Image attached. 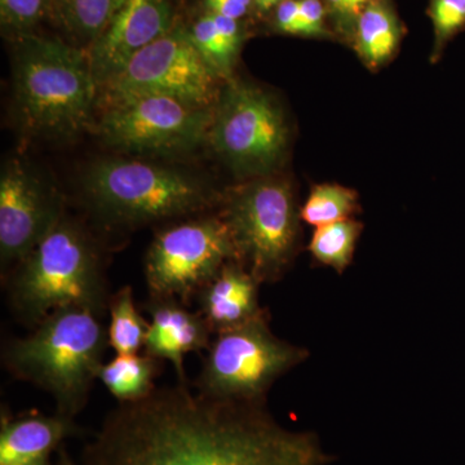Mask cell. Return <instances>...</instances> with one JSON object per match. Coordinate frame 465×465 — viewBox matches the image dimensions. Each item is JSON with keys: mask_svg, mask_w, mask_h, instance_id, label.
<instances>
[{"mask_svg": "<svg viewBox=\"0 0 465 465\" xmlns=\"http://www.w3.org/2000/svg\"><path fill=\"white\" fill-rule=\"evenodd\" d=\"M296 36L304 38H335L330 29L323 0H299V21Z\"/></svg>", "mask_w": 465, "mask_h": 465, "instance_id": "27", "label": "cell"}, {"mask_svg": "<svg viewBox=\"0 0 465 465\" xmlns=\"http://www.w3.org/2000/svg\"><path fill=\"white\" fill-rule=\"evenodd\" d=\"M173 25L171 0H124L88 52L99 87L108 84L134 54L170 32Z\"/></svg>", "mask_w": 465, "mask_h": 465, "instance_id": "13", "label": "cell"}, {"mask_svg": "<svg viewBox=\"0 0 465 465\" xmlns=\"http://www.w3.org/2000/svg\"><path fill=\"white\" fill-rule=\"evenodd\" d=\"M202 7L207 14L240 21L252 11V0H202Z\"/></svg>", "mask_w": 465, "mask_h": 465, "instance_id": "28", "label": "cell"}, {"mask_svg": "<svg viewBox=\"0 0 465 465\" xmlns=\"http://www.w3.org/2000/svg\"><path fill=\"white\" fill-rule=\"evenodd\" d=\"M64 200L26 163L9 162L0 179L2 278L21 262L65 215Z\"/></svg>", "mask_w": 465, "mask_h": 465, "instance_id": "12", "label": "cell"}, {"mask_svg": "<svg viewBox=\"0 0 465 465\" xmlns=\"http://www.w3.org/2000/svg\"><path fill=\"white\" fill-rule=\"evenodd\" d=\"M12 65L15 106L27 133L69 140L90 127L99 84L84 51L24 34L15 42Z\"/></svg>", "mask_w": 465, "mask_h": 465, "instance_id": "4", "label": "cell"}, {"mask_svg": "<svg viewBox=\"0 0 465 465\" xmlns=\"http://www.w3.org/2000/svg\"><path fill=\"white\" fill-rule=\"evenodd\" d=\"M87 210L105 228L134 229L203 215L222 204L201 177L134 159H104L82 177Z\"/></svg>", "mask_w": 465, "mask_h": 465, "instance_id": "5", "label": "cell"}, {"mask_svg": "<svg viewBox=\"0 0 465 465\" xmlns=\"http://www.w3.org/2000/svg\"><path fill=\"white\" fill-rule=\"evenodd\" d=\"M259 281L234 260L198 292L197 311L213 335L240 327L265 313L259 304Z\"/></svg>", "mask_w": 465, "mask_h": 465, "instance_id": "16", "label": "cell"}, {"mask_svg": "<svg viewBox=\"0 0 465 465\" xmlns=\"http://www.w3.org/2000/svg\"><path fill=\"white\" fill-rule=\"evenodd\" d=\"M194 381L208 399L264 403L281 376L304 362L308 351L277 338L262 316L216 333Z\"/></svg>", "mask_w": 465, "mask_h": 465, "instance_id": "7", "label": "cell"}, {"mask_svg": "<svg viewBox=\"0 0 465 465\" xmlns=\"http://www.w3.org/2000/svg\"><path fill=\"white\" fill-rule=\"evenodd\" d=\"M219 79L193 45L188 27L177 23L134 54L104 88L108 103L140 94H161L208 108L215 105L219 97Z\"/></svg>", "mask_w": 465, "mask_h": 465, "instance_id": "11", "label": "cell"}, {"mask_svg": "<svg viewBox=\"0 0 465 465\" xmlns=\"http://www.w3.org/2000/svg\"><path fill=\"white\" fill-rule=\"evenodd\" d=\"M234 260L231 232L220 213L179 220L155 234L146 253L149 296L191 305V300Z\"/></svg>", "mask_w": 465, "mask_h": 465, "instance_id": "9", "label": "cell"}, {"mask_svg": "<svg viewBox=\"0 0 465 465\" xmlns=\"http://www.w3.org/2000/svg\"><path fill=\"white\" fill-rule=\"evenodd\" d=\"M428 14L433 24V54L437 56L465 26V0H430Z\"/></svg>", "mask_w": 465, "mask_h": 465, "instance_id": "24", "label": "cell"}, {"mask_svg": "<svg viewBox=\"0 0 465 465\" xmlns=\"http://www.w3.org/2000/svg\"><path fill=\"white\" fill-rule=\"evenodd\" d=\"M124 0H51L54 21L78 41L92 45Z\"/></svg>", "mask_w": 465, "mask_h": 465, "instance_id": "20", "label": "cell"}, {"mask_svg": "<svg viewBox=\"0 0 465 465\" xmlns=\"http://www.w3.org/2000/svg\"><path fill=\"white\" fill-rule=\"evenodd\" d=\"M313 436L275 423L264 403L208 399L185 382L119 403L84 448L85 465H323Z\"/></svg>", "mask_w": 465, "mask_h": 465, "instance_id": "1", "label": "cell"}, {"mask_svg": "<svg viewBox=\"0 0 465 465\" xmlns=\"http://www.w3.org/2000/svg\"><path fill=\"white\" fill-rule=\"evenodd\" d=\"M108 309L109 347L116 354L139 353L145 345L149 323L137 311L133 287L124 286L112 293Z\"/></svg>", "mask_w": 465, "mask_h": 465, "instance_id": "21", "label": "cell"}, {"mask_svg": "<svg viewBox=\"0 0 465 465\" xmlns=\"http://www.w3.org/2000/svg\"><path fill=\"white\" fill-rule=\"evenodd\" d=\"M369 2L370 0H323L333 35L351 45L358 17Z\"/></svg>", "mask_w": 465, "mask_h": 465, "instance_id": "26", "label": "cell"}, {"mask_svg": "<svg viewBox=\"0 0 465 465\" xmlns=\"http://www.w3.org/2000/svg\"><path fill=\"white\" fill-rule=\"evenodd\" d=\"M220 216L237 262L260 283L280 280L295 258L300 213L289 183L260 176L225 193Z\"/></svg>", "mask_w": 465, "mask_h": 465, "instance_id": "6", "label": "cell"}, {"mask_svg": "<svg viewBox=\"0 0 465 465\" xmlns=\"http://www.w3.org/2000/svg\"><path fill=\"white\" fill-rule=\"evenodd\" d=\"M100 317L87 308L58 309L26 336L5 344L3 366L15 379L50 394L58 414L75 419L87 405L94 382L99 381L109 347Z\"/></svg>", "mask_w": 465, "mask_h": 465, "instance_id": "3", "label": "cell"}, {"mask_svg": "<svg viewBox=\"0 0 465 465\" xmlns=\"http://www.w3.org/2000/svg\"><path fill=\"white\" fill-rule=\"evenodd\" d=\"M299 21V0H286L273 12L275 32L295 35Z\"/></svg>", "mask_w": 465, "mask_h": 465, "instance_id": "29", "label": "cell"}, {"mask_svg": "<svg viewBox=\"0 0 465 465\" xmlns=\"http://www.w3.org/2000/svg\"><path fill=\"white\" fill-rule=\"evenodd\" d=\"M75 419L58 414H2L0 420V465H51V458L64 440L78 436Z\"/></svg>", "mask_w": 465, "mask_h": 465, "instance_id": "15", "label": "cell"}, {"mask_svg": "<svg viewBox=\"0 0 465 465\" xmlns=\"http://www.w3.org/2000/svg\"><path fill=\"white\" fill-rule=\"evenodd\" d=\"M362 225L348 219L316 228L309 251L321 264L342 273L351 265Z\"/></svg>", "mask_w": 465, "mask_h": 465, "instance_id": "22", "label": "cell"}, {"mask_svg": "<svg viewBox=\"0 0 465 465\" xmlns=\"http://www.w3.org/2000/svg\"><path fill=\"white\" fill-rule=\"evenodd\" d=\"M213 106H193L161 94L124 97L108 103L99 134L109 146L137 154L191 152L208 142Z\"/></svg>", "mask_w": 465, "mask_h": 465, "instance_id": "10", "label": "cell"}, {"mask_svg": "<svg viewBox=\"0 0 465 465\" xmlns=\"http://www.w3.org/2000/svg\"><path fill=\"white\" fill-rule=\"evenodd\" d=\"M405 35V26L393 0H370L358 17L351 45L367 69L378 70L393 60Z\"/></svg>", "mask_w": 465, "mask_h": 465, "instance_id": "17", "label": "cell"}, {"mask_svg": "<svg viewBox=\"0 0 465 465\" xmlns=\"http://www.w3.org/2000/svg\"><path fill=\"white\" fill-rule=\"evenodd\" d=\"M159 362L146 353L116 354L101 366L99 381L119 403L143 400L157 388Z\"/></svg>", "mask_w": 465, "mask_h": 465, "instance_id": "19", "label": "cell"}, {"mask_svg": "<svg viewBox=\"0 0 465 465\" xmlns=\"http://www.w3.org/2000/svg\"><path fill=\"white\" fill-rule=\"evenodd\" d=\"M208 142L235 173L266 176L282 163L289 127L271 94L231 79L213 106Z\"/></svg>", "mask_w": 465, "mask_h": 465, "instance_id": "8", "label": "cell"}, {"mask_svg": "<svg viewBox=\"0 0 465 465\" xmlns=\"http://www.w3.org/2000/svg\"><path fill=\"white\" fill-rule=\"evenodd\" d=\"M286 0H252V9L259 15H268L275 11L278 5H282Z\"/></svg>", "mask_w": 465, "mask_h": 465, "instance_id": "30", "label": "cell"}, {"mask_svg": "<svg viewBox=\"0 0 465 465\" xmlns=\"http://www.w3.org/2000/svg\"><path fill=\"white\" fill-rule=\"evenodd\" d=\"M146 311L150 323L143 353L173 362L179 382L188 384L183 360L191 351H207L213 333L200 312L191 311L179 299L149 296Z\"/></svg>", "mask_w": 465, "mask_h": 465, "instance_id": "14", "label": "cell"}, {"mask_svg": "<svg viewBox=\"0 0 465 465\" xmlns=\"http://www.w3.org/2000/svg\"><path fill=\"white\" fill-rule=\"evenodd\" d=\"M188 33L193 45L220 79L231 81L244 41L240 21L204 12L188 27Z\"/></svg>", "mask_w": 465, "mask_h": 465, "instance_id": "18", "label": "cell"}, {"mask_svg": "<svg viewBox=\"0 0 465 465\" xmlns=\"http://www.w3.org/2000/svg\"><path fill=\"white\" fill-rule=\"evenodd\" d=\"M358 210V195L338 183L314 185L300 210V219L314 228L351 219Z\"/></svg>", "mask_w": 465, "mask_h": 465, "instance_id": "23", "label": "cell"}, {"mask_svg": "<svg viewBox=\"0 0 465 465\" xmlns=\"http://www.w3.org/2000/svg\"><path fill=\"white\" fill-rule=\"evenodd\" d=\"M51 0H0L3 27L16 35L30 34L50 12Z\"/></svg>", "mask_w": 465, "mask_h": 465, "instance_id": "25", "label": "cell"}, {"mask_svg": "<svg viewBox=\"0 0 465 465\" xmlns=\"http://www.w3.org/2000/svg\"><path fill=\"white\" fill-rule=\"evenodd\" d=\"M3 283L9 308L30 329L63 308H87L103 316L112 296L96 242L66 213Z\"/></svg>", "mask_w": 465, "mask_h": 465, "instance_id": "2", "label": "cell"}, {"mask_svg": "<svg viewBox=\"0 0 465 465\" xmlns=\"http://www.w3.org/2000/svg\"><path fill=\"white\" fill-rule=\"evenodd\" d=\"M56 465H85L84 463L82 464H76L74 460H73L72 458H70V455L67 454V451L65 449L61 448L58 450V459Z\"/></svg>", "mask_w": 465, "mask_h": 465, "instance_id": "31", "label": "cell"}]
</instances>
